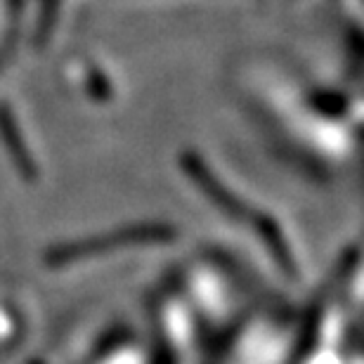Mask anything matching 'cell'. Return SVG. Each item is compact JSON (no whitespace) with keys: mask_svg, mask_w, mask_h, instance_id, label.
Listing matches in <instances>:
<instances>
[{"mask_svg":"<svg viewBox=\"0 0 364 364\" xmlns=\"http://www.w3.org/2000/svg\"><path fill=\"white\" fill-rule=\"evenodd\" d=\"M62 0H41V17H38V41L48 38V33L53 31L55 19H57V10H60Z\"/></svg>","mask_w":364,"mask_h":364,"instance_id":"6da1fadb","label":"cell"}]
</instances>
